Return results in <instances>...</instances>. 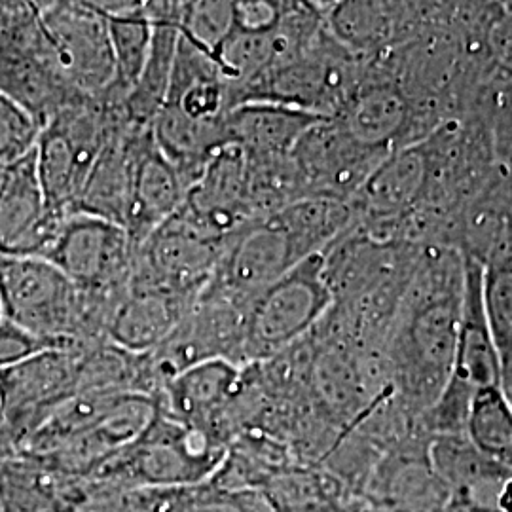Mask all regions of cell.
<instances>
[{
	"label": "cell",
	"mask_w": 512,
	"mask_h": 512,
	"mask_svg": "<svg viewBox=\"0 0 512 512\" xmlns=\"http://www.w3.org/2000/svg\"><path fill=\"white\" fill-rule=\"evenodd\" d=\"M465 294V258L456 249L425 245L385 338V366L393 399L416 420L448 384Z\"/></svg>",
	"instance_id": "cell-1"
},
{
	"label": "cell",
	"mask_w": 512,
	"mask_h": 512,
	"mask_svg": "<svg viewBox=\"0 0 512 512\" xmlns=\"http://www.w3.org/2000/svg\"><path fill=\"white\" fill-rule=\"evenodd\" d=\"M228 446L158 410L147 429L88 480L120 490H171L211 480Z\"/></svg>",
	"instance_id": "cell-2"
},
{
	"label": "cell",
	"mask_w": 512,
	"mask_h": 512,
	"mask_svg": "<svg viewBox=\"0 0 512 512\" xmlns=\"http://www.w3.org/2000/svg\"><path fill=\"white\" fill-rule=\"evenodd\" d=\"M0 93L44 128L76 95L40 23L38 2H0Z\"/></svg>",
	"instance_id": "cell-3"
},
{
	"label": "cell",
	"mask_w": 512,
	"mask_h": 512,
	"mask_svg": "<svg viewBox=\"0 0 512 512\" xmlns=\"http://www.w3.org/2000/svg\"><path fill=\"white\" fill-rule=\"evenodd\" d=\"M330 306L323 256H311L249 302L245 310L247 366L293 348L321 323Z\"/></svg>",
	"instance_id": "cell-4"
},
{
	"label": "cell",
	"mask_w": 512,
	"mask_h": 512,
	"mask_svg": "<svg viewBox=\"0 0 512 512\" xmlns=\"http://www.w3.org/2000/svg\"><path fill=\"white\" fill-rule=\"evenodd\" d=\"M361 67L363 61L342 48L325 27L308 50L245 88L239 105L266 101L334 118L357 88Z\"/></svg>",
	"instance_id": "cell-5"
},
{
	"label": "cell",
	"mask_w": 512,
	"mask_h": 512,
	"mask_svg": "<svg viewBox=\"0 0 512 512\" xmlns=\"http://www.w3.org/2000/svg\"><path fill=\"white\" fill-rule=\"evenodd\" d=\"M228 239L209 236L181 213H175L137 245L129 289L200 298L219 266Z\"/></svg>",
	"instance_id": "cell-6"
},
{
	"label": "cell",
	"mask_w": 512,
	"mask_h": 512,
	"mask_svg": "<svg viewBox=\"0 0 512 512\" xmlns=\"http://www.w3.org/2000/svg\"><path fill=\"white\" fill-rule=\"evenodd\" d=\"M82 351L50 349L0 372V448L21 450L76 391Z\"/></svg>",
	"instance_id": "cell-7"
},
{
	"label": "cell",
	"mask_w": 512,
	"mask_h": 512,
	"mask_svg": "<svg viewBox=\"0 0 512 512\" xmlns=\"http://www.w3.org/2000/svg\"><path fill=\"white\" fill-rule=\"evenodd\" d=\"M311 258L275 213L228 239L219 266L202 294L247 308L277 279Z\"/></svg>",
	"instance_id": "cell-8"
},
{
	"label": "cell",
	"mask_w": 512,
	"mask_h": 512,
	"mask_svg": "<svg viewBox=\"0 0 512 512\" xmlns=\"http://www.w3.org/2000/svg\"><path fill=\"white\" fill-rule=\"evenodd\" d=\"M40 23L63 78L82 95L105 92L116 80L109 21L93 2H38Z\"/></svg>",
	"instance_id": "cell-9"
},
{
	"label": "cell",
	"mask_w": 512,
	"mask_h": 512,
	"mask_svg": "<svg viewBox=\"0 0 512 512\" xmlns=\"http://www.w3.org/2000/svg\"><path fill=\"white\" fill-rule=\"evenodd\" d=\"M135 249L122 226L90 215H71L44 258L80 291L124 294L129 287Z\"/></svg>",
	"instance_id": "cell-10"
},
{
	"label": "cell",
	"mask_w": 512,
	"mask_h": 512,
	"mask_svg": "<svg viewBox=\"0 0 512 512\" xmlns=\"http://www.w3.org/2000/svg\"><path fill=\"white\" fill-rule=\"evenodd\" d=\"M391 152L366 147L334 118L315 122L294 147V165L308 198L349 203Z\"/></svg>",
	"instance_id": "cell-11"
},
{
	"label": "cell",
	"mask_w": 512,
	"mask_h": 512,
	"mask_svg": "<svg viewBox=\"0 0 512 512\" xmlns=\"http://www.w3.org/2000/svg\"><path fill=\"white\" fill-rule=\"evenodd\" d=\"M431 437L414 431L385 448L359 497L380 512H440L452 499L429 458Z\"/></svg>",
	"instance_id": "cell-12"
},
{
	"label": "cell",
	"mask_w": 512,
	"mask_h": 512,
	"mask_svg": "<svg viewBox=\"0 0 512 512\" xmlns=\"http://www.w3.org/2000/svg\"><path fill=\"white\" fill-rule=\"evenodd\" d=\"M361 61L359 84L334 120L366 147L393 152L420 143L425 133L397 78L380 61Z\"/></svg>",
	"instance_id": "cell-13"
},
{
	"label": "cell",
	"mask_w": 512,
	"mask_h": 512,
	"mask_svg": "<svg viewBox=\"0 0 512 512\" xmlns=\"http://www.w3.org/2000/svg\"><path fill=\"white\" fill-rule=\"evenodd\" d=\"M435 2H327L325 27L349 54L372 59L420 37Z\"/></svg>",
	"instance_id": "cell-14"
},
{
	"label": "cell",
	"mask_w": 512,
	"mask_h": 512,
	"mask_svg": "<svg viewBox=\"0 0 512 512\" xmlns=\"http://www.w3.org/2000/svg\"><path fill=\"white\" fill-rule=\"evenodd\" d=\"M65 220L44 198L37 152L4 167L0 179V256L44 258L54 247Z\"/></svg>",
	"instance_id": "cell-15"
},
{
	"label": "cell",
	"mask_w": 512,
	"mask_h": 512,
	"mask_svg": "<svg viewBox=\"0 0 512 512\" xmlns=\"http://www.w3.org/2000/svg\"><path fill=\"white\" fill-rule=\"evenodd\" d=\"M215 238L228 239L255 220L247 207V158L226 145L205 165L177 211Z\"/></svg>",
	"instance_id": "cell-16"
},
{
	"label": "cell",
	"mask_w": 512,
	"mask_h": 512,
	"mask_svg": "<svg viewBox=\"0 0 512 512\" xmlns=\"http://www.w3.org/2000/svg\"><path fill=\"white\" fill-rule=\"evenodd\" d=\"M88 503V478L69 475L23 450L0 448L4 512H80L88 509Z\"/></svg>",
	"instance_id": "cell-17"
},
{
	"label": "cell",
	"mask_w": 512,
	"mask_h": 512,
	"mask_svg": "<svg viewBox=\"0 0 512 512\" xmlns=\"http://www.w3.org/2000/svg\"><path fill=\"white\" fill-rule=\"evenodd\" d=\"M190 184L154 141L152 128L139 133L131 179V205L124 230L137 245L171 219L186 200Z\"/></svg>",
	"instance_id": "cell-18"
},
{
	"label": "cell",
	"mask_w": 512,
	"mask_h": 512,
	"mask_svg": "<svg viewBox=\"0 0 512 512\" xmlns=\"http://www.w3.org/2000/svg\"><path fill=\"white\" fill-rule=\"evenodd\" d=\"M241 370L228 361L192 366L165 385L154 401L171 420L202 429L220 440V420L238 393Z\"/></svg>",
	"instance_id": "cell-19"
},
{
	"label": "cell",
	"mask_w": 512,
	"mask_h": 512,
	"mask_svg": "<svg viewBox=\"0 0 512 512\" xmlns=\"http://www.w3.org/2000/svg\"><path fill=\"white\" fill-rule=\"evenodd\" d=\"M497 378V348L482 302V266L471 258H465V294L458 348L452 376L444 389L475 399L478 391L497 387Z\"/></svg>",
	"instance_id": "cell-20"
},
{
	"label": "cell",
	"mask_w": 512,
	"mask_h": 512,
	"mask_svg": "<svg viewBox=\"0 0 512 512\" xmlns=\"http://www.w3.org/2000/svg\"><path fill=\"white\" fill-rule=\"evenodd\" d=\"M196 302L198 298L184 294L128 287L110 317L107 340L135 355L150 353L183 323Z\"/></svg>",
	"instance_id": "cell-21"
},
{
	"label": "cell",
	"mask_w": 512,
	"mask_h": 512,
	"mask_svg": "<svg viewBox=\"0 0 512 512\" xmlns=\"http://www.w3.org/2000/svg\"><path fill=\"white\" fill-rule=\"evenodd\" d=\"M319 120L321 116L279 103H245L226 118L228 145L238 147L247 160L287 158Z\"/></svg>",
	"instance_id": "cell-22"
},
{
	"label": "cell",
	"mask_w": 512,
	"mask_h": 512,
	"mask_svg": "<svg viewBox=\"0 0 512 512\" xmlns=\"http://www.w3.org/2000/svg\"><path fill=\"white\" fill-rule=\"evenodd\" d=\"M150 128L118 129L97 156L84 183L73 215H90L126 226L131 205V179L135 162V143L141 131Z\"/></svg>",
	"instance_id": "cell-23"
},
{
	"label": "cell",
	"mask_w": 512,
	"mask_h": 512,
	"mask_svg": "<svg viewBox=\"0 0 512 512\" xmlns=\"http://www.w3.org/2000/svg\"><path fill=\"white\" fill-rule=\"evenodd\" d=\"M101 512H274L258 492L228 490L207 480L171 490H118Z\"/></svg>",
	"instance_id": "cell-24"
},
{
	"label": "cell",
	"mask_w": 512,
	"mask_h": 512,
	"mask_svg": "<svg viewBox=\"0 0 512 512\" xmlns=\"http://www.w3.org/2000/svg\"><path fill=\"white\" fill-rule=\"evenodd\" d=\"M429 458L452 497L494 509L497 494L512 473L480 454L465 433L433 437Z\"/></svg>",
	"instance_id": "cell-25"
},
{
	"label": "cell",
	"mask_w": 512,
	"mask_h": 512,
	"mask_svg": "<svg viewBox=\"0 0 512 512\" xmlns=\"http://www.w3.org/2000/svg\"><path fill=\"white\" fill-rule=\"evenodd\" d=\"M37 173L44 198L61 217H71L84 183L92 171L71 141L59 129L46 124L37 145Z\"/></svg>",
	"instance_id": "cell-26"
},
{
	"label": "cell",
	"mask_w": 512,
	"mask_h": 512,
	"mask_svg": "<svg viewBox=\"0 0 512 512\" xmlns=\"http://www.w3.org/2000/svg\"><path fill=\"white\" fill-rule=\"evenodd\" d=\"M258 494L274 512H323L348 497L344 484L319 465H289L266 480Z\"/></svg>",
	"instance_id": "cell-27"
},
{
	"label": "cell",
	"mask_w": 512,
	"mask_h": 512,
	"mask_svg": "<svg viewBox=\"0 0 512 512\" xmlns=\"http://www.w3.org/2000/svg\"><path fill=\"white\" fill-rule=\"evenodd\" d=\"M152 27L154 33L147 65L126 97L129 122L137 128H152L156 116L164 109L181 35L179 29L169 25Z\"/></svg>",
	"instance_id": "cell-28"
},
{
	"label": "cell",
	"mask_w": 512,
	"mask_h": 512,
	"mask_svg": "<svg viewBox=\"0 0 512 512\" xmlns=\"http://www.w3.org/2000/svg\"><path fill=\"white\" fill-rule=\"evenodd\" d=\"M465 437L480 454L512 471V406L499 387L476 393L465 423Z\"/></svg>",
	"instance_id": "cell-29"
},
{
	"label": "cell",
	"mask_w": 512,
	"mask_h": 512,
	"mask_svg": "<svg viewBox=\"0 0 512 512\" xmlns=\"http://www.w3.org/2000/svg\"><path fill=\"white\" fill-rule=\"evenodd\" d=\"M482 266V302L495 348L512 342V234L499 241Z\"/></svg>",
	"instance_id": "cell-30"
},
{
	"label": "cell",
	"mask_w": 512,
	"mask_h": 512,
	"mask_svg": "<svg viewBox=\"0 0 512 512\" xmlns=\"http://www.w3.org/2000/svg\"><path fill=\"white\" fill-rule=\"evenodd\" d=\"M109 21L110 44L116 67V84L131 92L135 82L147 65L154 27L143 12L126 18H107Z\"/></svg>",
	"instance_id": "cell-31"
},
{
	"label": "cell",
	"mask_w": 512,
	"mask_h": 512,
	"mask_svg": "<svg viewBox=\"0 0 512 512\" xmlns=\"http://www.w3.org/2000/svg\"><path fill=\"white\" fill-rule=\"evenodd\" d=\"M236 27L234 2L202 0L184 2L179 33L207 54L217 55L224 40Z\"/></svg>",
	"instance_id": "cell-32"
},
{
	"label": "cell",
	"mask_w": 512,
	"mask_h": 512,
	"mask_svg": "<svg viewBox=\"0 0 512 512\" xmlns=\"http://www.w3.org/2000/svg\"><path fill=\"white\" fill-rule=\"evenodd\" d=\"M42 126L27 109L0 93V167L35 152Z\"/></svg>",
	"instance_id": "cell-33"
},
{
	"label": "cell",
	"mask_w": 512,
	"mask_h": 512,
	"mask_svg": "<svg viewBox=\"0 0 512 512\" xmlns=\"http://www.w3.org/2000/svg\"><path fill=\"white\" fill-rule=\"evenodd\" d=\"M50 349L55 348L37 334L8 319L0 321V372L21 365Z\"/></svg>",
	"instance_id": "cell-34"
},
{
	"label": "cell",
	"mask_w": 512,
	"mask_h": 512,
	"mask_svg": "<svg viewBox=\"0 0 512 512\" xmlns=\"http://www.w3.org/2000/svg\"><path fill=\"white\" fill-rule=\"evenodd\" d=\"M486 55L495 74L512 82V2H505L486 35Z\"/></svg>",
	"instance_id": "cell-35"
},
{
	"label": "cell",
	"mask_w": 512,
	"mask_h": 512,
	"mask_svg": "<svg viewBox=\"0 0 512 512\" xmlns=\"http://www.w3.org/2000/svg\"><path fill=\"white\" fill-rule=\"evenodd\" d=\"M236 27L245 31H268L277 25L283 12V2L270 0H245L234 2Z\"/></svg>",
	"instance_id": "cell-36"
},
{
	"label": "cell",
	"mask_w": 512,
	"mask_h": 512,
	"mask_svg": "<svg viewBox=\"0 0 512 512\" xmlns=\"http://www.w3.org/2000/svg\"><path fill=\"white\" fill-rule=\"evenodd\" d=\"M497 363H499L497 387L512 406V342L497 348Z\"/></svg>",
	"instance_id": "cell-37"
},
{
	"label": "cell",
	"mask_w": 512,
	"mask_h": 512,
	"mask_svg": "<svg viewBox=\"0 0 512 512\" xmlns=\"http://www.w3.org/2000/svg\"><path fill=\"white\" fill-rule=\"evenodd\" d=\"M440 512H499L494 507H484V505H478L473 501H467V499H459V497H452L450 503L446 505V509H442Z\"/></svg>",
	"instance_id": "cell-38"
},
{
	"label": "cell",
	"mask_w": 512,
	"mask_h": 512,
	"mask_svg": "<svg viewBox=\"0 0 512 512\" xmlns=\"http://www.w3.org/2000/svg\"><path fill=\"white\" fill-rule=\"evenodd\" d=\"M495 509L499 512H512V473L507 476V480L503 482V486L497 494Z\"/></svg>",
	"instance_id": "cell-39"
},
{
	"label": "cell",
	"mask_w": 512,
	"mask_h": 512,
	"mask_svg": "<svg viewBox=\"0 0 512 512\" xmlns=\"http://www.w3.org/2000/svg\"><path fill=\"white\" fill-rule=\"evenodd\" d=\"M357 512H380L376 511L374 507H370L366 501H363L361 497H357Z\"/></svg>",
	"instance_id": "cell-40"
},
{
	"label": "cell",
	"mask_w": 512,
	"mask_h": 512,
	"mask_svg": "<svg viewBox=\"0 0 512 512\" xmlns=\"http://www.w3.org/2000/svg\"><path fill=\"white\" fill-rule=\"evenodd\" d=\"M4 319V306H2V298H0V321Z\"/></svg>",
	"instance_id": "cell-41"
},
{
	"label": "cell",
	"mask_w": 512,
	"mask_h": 512,
	"mask_svg": "<svg viewBox=\"0 0 512 512\" xmlns=\"http://www.w3.org/2000/svg\"><path fill=\"white\" fill-rule=\"evenodd\" d=\"M2 171H4V167H0V179H2Z\"/></svg>",
	"instance_id": "cell-42"
},
{
	"label": "cell",
	"mask_w": 512,
	"mask_h": 512,
	"mask_svg": "<svg viewBox=\"0 0 512 512\" xmlns=\"http://www.w3.org/2000/svg\"><path fill=\"white\" fill-rule=\"evenodd\" d=\"M0 512H4V509H2V505H0Z\"/></svg>",
	"instance_id": "cell-43"
},
{
	"label": "cell",
	"mask_w": 512,
	"mask_h": 512,
	"mask_svg": "<svg viewBox=\"0 0 512 512\" xmlns=\"http://www.w3.org/2000/svg\"><path fill=\"white\" fill-rule=\"evenodd\" d=\"M80 512H92V511H80Z\"/></svg>",
	"instance_id": "cell-44"
},
{
	"label": "cell",
	"mask_w": 512,
	"mask_h": 512,
	"mask_svg": "<svg viewBox=\"0 0 512 512\" xmlns=\"http://www.w3.org/2000/svg\"><path fill=\"white\" fill-rule=\"evenodd\" d=\"M0 404H2V403H0Z\"/></svg>",
	"instance_id": "cell-45"
}]
</instances>
